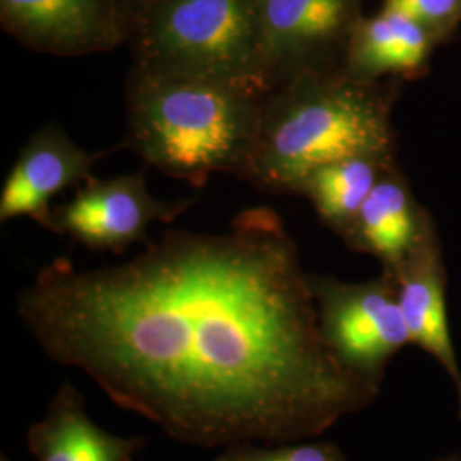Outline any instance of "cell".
Returning <instances> with one entry per match:
<instances>
[{
    "mask_svg": "<svg viewBox=\"0 0 461 461\" xmlns=\"http://www.w3.org/2000/svg\"><path fill=\"white\" fill-rule=\"evenodd\" d=\"M390 135L383 106L363 84L306 74L265 95L241 180L270 194L301 192L323 166L381 158Z\"/></svg>",
    "mask_w": 461,
    "mask_h": 461,
    "instance_id": "obj_3",
    "label": "cell"
},
{
    "mask_svg": "<svg viewBox=\"0 0 461 461\" xmlns=\"http://www.w3.org/2000/svg\"><path fill=\"white\" fill-rule=\"evenodd\" d=\"M461 0H386L384 9L409 17L419 24L439 23L453 16Z\"/></svg>",
    "mask_w": 461,
    "mask_h": 461,
    "instance_id": "obj_16",
    "label": "cell"
},
{
    "mask_svg": "<svg viewBox=\"0 0 461 461\" xmlns=\"http://www.w3.org/2000/svg\"><path fill=\"white\" fill-rule=\"evenodd\" d=\"M0 17L24 45L64 57L115 49L125 36L115 0H0Z\"/></svg>",
    "mask_w": 461,
    "mask_h": 461,
    "instance_id": "obj_7",
    "label": "cell"
},
{
    "mask_svg": "<svg viewBox=\"0 0 461 461\" xmlns=\"http://www.w3.org/2000/svg\"><path fill=\"white\" fill-rule=\"evenodd\" d=\"M268 91L312 74L318 50L346 28L350 0H257Z\"/></svg>",
    "mask_w": 461,
    "mask_h": 461,
    "instance_id": "obj_9",
    "label": "cell"
},
{
    "mask_svg": "<svg viewBox=\"0 0 461 461\" xmlns=\"http://www.w3.org/2000/svg\"><path fill=\"white\" fill-rule=\"evenodd\" d=\"M135 21V70L268 93L257 0H152Z\"/></svg>",
    "mask_w": 461,
    "mask_h": 461,
    "instance_id": "obj_4",
    "label": "cell"
},
{
    "mask_svg": "<svg viewBox=\"0 0 461 461\" xmlns=\"http://www.w3.org/2000/svg\"><path fill=\"white\" fill-rule=\"evenodd\" d=\"M194 203L195 198L154 197L144 169L110 180L93 176L68 202L51 207L43 228L87 249L123 253L135 243H150V224L173 222Z\"/></svg>",
    "mask_w": 461,
    "mask_h": 461,
    "instance_id": "obj_5",
    "label": "cell"
},
{
    "mask_svg": "<svg viewBox=\"0 0 461 461\" xmlns=\"http://www.w3.org/2000/svg\"><path fill=\"white\" fill-rule=\"evenodd\" d=\"M264 93L234 84L161 77L132 68L123 146L167 176L205 186L211 175L247 167Z\"/></svg>",
    "mask_w": 461,
    "mask_h": 461,
    "instance_id": "obj_2",
    "label": "cell"
},
{
    "mask_svg": "<svg viewBox=\"0 0 461 461\" xmlns=\"http://www.w3.org/2000/svg\"><path fill=\"white\" fill-rule=\"evenodd\" d=\"M398 304L403 314L411 342L428 348L445 364L451 376L460 381L447 330L445 296L432 276H413L402 284Z\"/></svg>",
    "mask_w": 461,
    "mask_h": 461,
    "instance_id": "obj_14",
    "label": "cell"
},
{
    "mask_svg": "<svg viewBox=\"0 0 461 461\" xmlns=\"http://www.w3.org/2000/svg\"><path fill=\"white\" fill-rule=\"evenodd\" d=\"M321 301L318 327L337 361L369 383L383 361L411 335L398 299L379 285H339L310 282Z\"/></svg>",
    "mask_w": 461,
    "mask_h": 461,
    "instance_id": "obj_6",
    "label": "cell"
},
{
    "mask_svg": "<svg viewBox=\"0 0 461 461\" xmlns=\"http://www.w3.org/2000/svg\"><path fill=\"white\" fill-rule=\"evenodd\" d=\"M361 247L390 264L398 262L413 240L412 209L407 194L392 180H379L350 224Z\"/></svg>",
    "mask_w": 461,
    "mask_h": 461,
    "instance_id": "obj_13",
    "label": "cell"
},
{
    "mask_svg": "<svg viewBox=\"0 0 461 461\" xmlns=\"http://www.w3.org/2000/svg\"><path fill=\"white\" fill-rule=\"evenodd\" d=\"M378 158L359 156L323 166L304 182L301 192L331 226L350 228L364 202L378 185Z\"/></svg>",
    "mask_w": 461,
    "mask_h": 461,
    "instance_id": "obj_12",
    "label": "cell"
},
{
    "mask_svg": "<svg viewBox=\"0 0 461 461\" xmlns=\"http://www.w3.org/2000/svg\"><path fill=\"white\" fill-rule=\"evenodd\" d=\"M112 150L87 152L59 125L49 123L34 132L17 159L0 192V222L28 217L43 226L50 202L68 186L93 178V166Z\"/></svg>",
    "mask_w": 461,
    "mask_h": 461,
    "instance_id": "obj_8",
    "label": "cell"
},
{
    "mask_svg": "<svg viewBox=\"0 0 461 461\" xmlns=\"http://www.w3.org/2000/svg\"><path fill=\"white\" fill-rule=\"evenodd\" d=\"M428 47V34L422 24L384 9L379 16L359 26L348 62L359 77L405 72L422 64Z\"/></svg>",
    "mask_w": 461,
    "mask_h": 461,
    "instance_id": "obj_11",
    "label": "cell"
},
{
    "mask_svg": "<svg viewBox=\"0 0 461 461\" xmlns=\"http://www.w3.org/2000/svg\"><path fill=\"white\" fill-rule=\"evenodd\" d=\"M28 449L36 461H133L146 447L144 438L118 436L86 412L81 392L62 383L45 415L26 432Z\"/></svg>",
    "mask_w": 461,
    "mask_h": 461,
    "instance_id": "obj_10",
    "label": "cell"
},
{
    "mask_svg": "<svg viewBox=\"0 0 461 461\" xmlns=\"http://www.w3.org/2000/svg\"><path fill=\"white\" fill-rule=\"evenodd\" d=\"M17 314L53 363L182 445L297 441L373 393L325 344L270 207L241 211L224 232L166 230L125 264L55 258L19 293Z\"/></svg>",
    "mask_w": 461,
    "mask_h": 461,
    "instance_id": "obj_1",
    "label": "cell"
},
{
    "mask_svg": "<svg viewBox=\"0 0 461 461\" xmlns=\"http://www.w3.org/2000/svg\"><path fill=\"white\" fill-rule=\"evenodd\" d=\"M140 2H142V5H140V9H139V13H140V11H142L146 5H149L152 0H140ZM139 13H137V14H139ZM137 14H135V16H137Z\"/></svg>",
    "mask_w": 461,
    "mask_h": 461,
    "instance_id": "obj_17",
    "label": "cell"
},
{
    "mask_svg": "<svg viewBox=\"0 0 461 461\" xmlns=\"http://www.w3.org/2000/svg\"><path fill=\"white\" fill-rule=\"evenodd\" d=\"M212 461H344L331 445L289 443H245L222 449Z\"/></svg>",
    "mask_w": 461,
    "mask_h": 461,
    "instance_id": "obj_15",
    "label": "cell"
}]
</instances>
